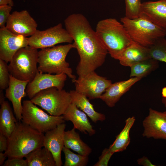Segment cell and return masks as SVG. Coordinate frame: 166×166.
<instances>
[{
    "label": "cell",
    "instance_id": "277c9868",
    "mask_svg": "<svg viewBox=\"0 0 166 166\" xmlns=\"http://www.w3.org/2000/svg\"><path fill=\"white\" fill-rule=\"evenodd\" d=\"M72 48H74L73 44L69 43L41 49L38 52L39 72L55 74L65 73L73 82L76 77L72 74L69 64L66 61V56Z\"/></svg>",
    "mask_w": 166,
    "mask_h": 166
},
{
    "label": "cell",
    "instance_id": "52a82bcc",
    "mask_svg": "<svg viewBox=\"0 0 166 166\" xmlns=\"http://www.w3.org/2000/svg\"><path fill=\"white\" fill-rule=\"evenodd\" d=\"M30 100L55 116L63 115L72 103L69 92L55 87L39 91Z\"/></svg>",
    "mask_w": 166,
    "mask_h": 166
},
{
    "label": "cell",
    "instance_id": "836d02e7",
    "mask_svg": "<svg viewBox=\"0 0 166 166\" xmlns=\"http://www.w3.org/2000/svg\"><path fill=\"white\" fill-rule=\"evenodd\" d=\"M8 146V138L0 133V152H5L7 149Z\"/></svg>",
    "mask_w": 166,
    "mask_h": 166
},
{
    "label": "cell",
    "instance_id": "e575fe53",
    "mask_svg": "<svg viewBox=\"0 0 166 166\" xmlns=\"http://www.w3.org/2000/svg\"><path fill=\"white\" fill-rule=\"evenodd\" d=\"M137 164L144 166H156L152 164L148 157L145 156L138 159L137 160Z\"/></svg>",
    "mask_w": 166,
    "mask_h": 166
},
{
    "label": "cell",
    "instance_id": "484cf974",
    "mask_svg": "<svg viewBox=\"0 0 166 166\" xmlns=\"http://www.w3.org/2000/svg\"><path fill=\"white\" fill-rule=\"evenodd\" d=\"M158 67V61L152 58L142 61L130 67V77L141 79L155 70Z\"/></svg>",
    "mask_w": 166,
    "mask_h": 166
},
{
    "label": "cell",
    "instance_id": "83f0119b",
    "mask_svg": "<svg viewBox=\"0 0 166 166\" xmlns=\"http://www.w3.org/2000/svg\"><path fill=\"white\" fill-rule=\"evenodd\" d=\"M62 151L65 156L64 166H86L89 162L88 156L76 154L64 146Z\"/></svg>",
    "mask_w": 166,
    "mask_h": 166
},
{
    "label": "cell",
    "instance_id": "5bb4252c",
    "mask_svg": "<svg viewBox=\"0 0 166 166\" xmlns=\"http://www.w3.org/2000/svg\"><path fill=\"white\" fill-rule=\"evenodd\" d=\"M142 124L143 137L166 140V111L160 112L149 108Z\"/></svg>",
    "mask_w": 166,
    "mask_h": 166
},
{
    "label": "cell",
    "instance_id": "8d00e7d4",
    "mask_svg": "<svg viewBox=\"0 0 166 166\" xmlns=\"http://www.w3.org/2000/svg\"><path fill=\"white\" fill-rule=\"evenodd\" d=\"M7 157V155L5 152H0V165L3 166L6 159Z\"/></svg>",
    "mask_w": 166,
    "mask_h": 166
},
{
    "label": "cell",
    "instance_id": "ffe728a7",
    "mask_svg": "<svg viewBox=\"0 0 166 166\" xmlns=\"http://www.w3.org/2000/svg\"><path fill=\"white\" fill-rule=\"evenodd\" d=\"M151 58L148 47L133 41L124 50L118 60L121 65L130 67L136 63Z\"/></svg>",
    "mask_w": 166,
    "mask_h": 166
},
{
    "label": "cell",
    "instance_id": "30bf717a",
    "mask_svg": "<svg viewBox=\"0 0 166 166\" xmlns=\"http://www.w3.org/2000/svg\"><path fill=\"white\" fill-rule=\"evenodd\" d=\"M75 90L85 95L89 99L100 98L112 83L110 80L98 75L95 71L74 80Z\"/></svg>",
    "mask_w": 166,
    "mask_h": 166
},
{
    "label": "cell",
    "instance_id": "4fadbf2b",
    "mask_svg": "<svg viewBox=\"0 0 166 166\" xmlns=\"http://www.w3.org/2000/svg\"><path fill=\"white\" fill-rule=\"evenodd\" d=\"M67 76L64 73L53 74L38 71L33 80L28 83L26 89L27 95L31 100L42 90L52 87L63 89Z\"/></svg>",
    "mask_w": 166,
    "mask_h": 166
},
{
    "label": "cell",
    "instance_id": "4dcf8cb0",
    "mask_svg": "<svg viewBox=\"0 0 166 166\" xmlns=\"http://www.w3.org/2000/svg\"><path fill=\"white\" fill-rule=\"evenodd\" d=\"M12 8V7L9 5L0 6V28L6 27V24L11 14L10 13Z\"/></svg>",
    "mask_w": 166,
    "mask_h": 166
},
{
    "label": "cell",
    "instance_id": "ac0fdd59",
    "mask_svg": "<svg viewBox=\"0 0 166 166\" xmlns=\"http://www.w3.org/2000/svg\"><path fill=\"white\" fill-rule=\"evenodd\" d=\"M63 116L65 121L72 122L73 128L82 133L88 134L90 136L95 134L96 131L89 122L87 114L73 103L70 104Z\"/></svg>",
    "mask_w": 166,
    "mask_h": 166
},
{
    "label": "cell",
    "instance_id": "d6a6232c",
    "mask_svg": "<svg viewBox=\"0 0 166 166\" xmlns=\"http://www.w3.org/2000/svg\"><path fill=\"white\" fill-rule=\"evenodd\" d=\"M3 166H28L27 160L23 158H8L6 160Z\"/></svg>",
    "mask_w": 166,
    "mask_h": 166
},
{
    "label": "cell",
    "instance_id": "f35d334b",
    "mask_svg": "<svg viewBox=\"0 0 166 166\" xmlns=\"http://www.w3.org/2000/svg\"><path fill=\"white\" fill-rule=\"evenodd\" d=\"M162 97H166V87H164L162 89Z\"/></svg>",
    "mask_w": 166,
    "mask_h": 166
},
{
    "label": "cell",
    "instance_id": "7c38bea8",
    "mask_svg": "<svg viewBox=\"0 0 166 166\" xmlns=\"http://www.w3.org/2000/svg\"><path fill=\"white\" fill-rule=\"evenodd\" d=\"M28 45V38L13 34L5 27L0 29V59L10 62L15 53Z\"/></svg>",
    "mask_w": 166,
    "mask_h": 166
},
{
    "label": "cell",
    "instance_id": "74e56055",
    "mask_svg": "<svg viewBox=\"0 0 166 166\" xmlns=\"http://www.w3.org/2000/svg\"><path fill=\"white\" fill-rule=\"evenodd\" d=\"M4 96L3 93L1 91V92L0 91V104L4 101Z\"/></svg>",
    "mask_w": 166,
    "mask_h": 166
},
{
    "label": "cell",
    "instance_id": "3957f363",
    "mask_svg": "<svg viewBox=\"0 0 166 166\" xmlns=\"http://www.w3.org/2000/svg\"><path fill=\"white\" fill-rule=\"evenodd\" d=\"M95 31L108 53L116 60L133 41L122 23L115 18L100 21Z\"/></svg>",
    "mask_w": 166,
    "mask_h": 166
},
{
    "label": "cell",
    "instance_id": "d590c367",
    "mask_svg": "<svg viewBox=\"0 0 166 166\" xmlns=\"http://www.w3.org/2000/svg\"><path fill=\"white\" fill-rule=\"evenodd\" d=\"M9 5L13 7L14 3L13 0H0V6Z\"/></svg>",
    "mask_w": 166,
    "mask_h": 166
},
{
    "label": "cell",
    "instance_id": "d6986e66",
    "mask_svg": "<svg viewBox=\"0 0 166 166\" xmlns=\"http://www.w3.org/2000/svg\"><path fill=\"white\" fill-rule=\"evenodd\" d=\"M142 14L152 22L166 30V0L141 3Z\"/></svg>",
    "mask_w": 166,
    "mask_h": 166
},
{
    "label": "cell",
    "instance_id": "f546056e",
    "mask_svg": "<svg viewBox=\"0 0 166 166\" xmlns=\"http://www.w3.org/2000/svg\"><path fill=\"white\" fill-rule=\"evenodd\" d=\"M7 63L0 59V88L1 90L7 89L9 85L10 74Z\"/></svg>",
    "mask_w": 166,
    "mask_h": 166
},
{
    "label": "cell",
    "instance_id": "6da1fadb",
    "mask_svg": "<svg viewBox=\"0 0 166 166\" xmlns=\"http://www.w3.org/2000/svg\"><path fill=\"white\" fill-rule=\"evenodd\" d=\"M64 24L79 56L77 73L83 77L103 64L108 51L83 15L71 14L65 20Z\"/></svg>",
    "mask_w": 166,
    "mask_h": 166
},
{
    "label": "cell",
    "instance_id": "1f68e13d",
    "mask_svg": "<svg viewBox=\"0 0 166 166\" xmlns=\"http://www.w3.org/2000/svg\"><path fill=\"white\" fill-rule=\"evenodd\" d=\"M114 153L109 148H105L99 158L98 161L93 166H107L111 157Z\"/></svg>",
    "mask_w": 166,
    "mask_h": 166
},
{
    "label": "cell",
    "instance_id": "8fae6325",
    "mask_svg": "<svg viewBox=\"0 0 166 166\" xmlns=\"http://www.w3.org/2000/svg\"><path fill=\"white\" fill-rule=\"evenodd\" d=\"M37 24L26 10L15 11L10 14L6 27L14 34L31 36L37 30Z\"/></svg>",
    "mask_w": 166,
    "mask_h": 166
},
{
    "label": "cell",
    "instance_id": "2e32d148",
    "mask_svg": "<svg viewBox=\"0 0 166 166\" xmlns=\"http://www.w3.org/2000/svg\"><path fill=\"white\" fill-rule=\"evenodd\" d=\"M28 83L18 79L10 74L9 86L6 89L5 97L11 102L15 117L18 121L22 118L21 101L27 95L25 90Z\"/></svg>",
    "mask_w": 166,
    "mask_h": 166
},
{
    "label": "cell",
    "instance_id": "9c48e42d",
    "mask_svg": "<svg viewBox=\"0 0 166 166\" xmlns=\"http://www.w3.org/2000/svg\"><path fill=\"white\" fill-rule=\"evenodd\" d=\"M73 39L62 24L57 25L44 30H37L28 38V45L35 49L50 47L61 43H71Z\"/></svg>",
    "mask_w": 166,
    "mask_h": 166
},
{
    "label": "cell",
    "instance_id": "cb8c5ba5",
    "mask_svg": "<svg viewBox=\"0 0 166 166\" xmlns=\"http://www.w3.org/2000/svg\"><path fill=\"white\" fill-rule=\"evenodd\" d=\"M25 158L28 166H56L52 153L44 147L34 150L27 155Z\"/></svg>",
    "mask_w": 166,
    "mask_h": 166
},
{
    "label": "cell",
    "instance_id": "d4e9b609",
    "mask_svg": "<svg viewBox=\"0 0 166 166\" xmlns=\"http://www.w3.org/2000/svg\"><path fill=\"white\" fill-rule=\"evenodd\" d=\"M135 121V118L133 116L129 117L125 120L124 128L109 148L114 153L123 151L127 148L130 142V131Z\"/></svg>",
    "mask_w": 166,
    "mask_h": 166
},
{
    "label": "cell",
    "instance_id": "5b68a950",
    "mask_svg": "<svg viewBox=\"0 0 166 166\" xmlns=\"http://www.w3.org/2000/svg\"><path fill=\"white\" fill-rule=\"evenodd\" d=\"M120 21L132 40L147 47L158 38L166 36V30L153 23L143 14L135 19L124 16Z\"/></svg>",
    "mask_w": 166,
    "mask_h": 166
},
{
    "label": "cell",
    "instance_id": "ab89813d",
    "mask_svg": "<svg viewBox=\"0 0 166 166\" xmlns=\"http://www.w3.org/2000/svg\"><path fill=\"white\" fill-rule=\"evenodd\" d=\"M162 101L166 109V97H162Z\"/></svg>",
    "mask_w": 166,
    "mask_h": 166
},
{
    "label": "cell",
    "instance_id": "f1b7e54d",
    "mask_svg": "<svg viewBox=\"0 0 166 166\" xmlns=\"http://www.w3.org/2000/svg\"><path fill=\"white\" fill-rule=\"evenodd\" d=\"M125 17L130 19H135L142 14L140 0H125Z\"/></svg>",
    "mask_w": 166,
    "mask_h": 166
},
{
    "label": "cell",
    "instance_id": "8992f818",
    "mask_svg": "<svg viewBox=\"0 0 166 166\" xmlns=\"http://www.w3.org/2000/svg\"><path fill=\"white\" fill-rule=\"evenodd\" d=\"M38 49L29 45L19 49L8 65L10 74L22 81H32L39 71Z\"/></svg>",
    "mask_w": 166,
    "mask_h": 166
},
{
    "label": "cell",
    "instance_id": "4316f807",
    "mask_svg": "<svg viewBox=\"0 0 166 166\" xmlns=\"http://www.w3.org/2000/svg\"><path fill=\"white\" fill-rule=\"evenodd\" d=\"M151 57L157 61L166 63V39L164 37L157 39L149 47Z\"/></svg>",
    "mask_w": 166,
    "mask_h": 166
},
{
    "label": "cell",
    "instance_id": "9a60e30c",
    "mask_svg": "<svg viewBox=\"0 0 166 166\" xmlns=\"http://www.w3.org/2000/svg\"><path fill=\"white\" fill-rule=\"evenodd\" d=\"M66 124H58L56 127L45 132L43 139L44 147L52 153L55 162L56 166L62 164L61 152L64 146V136Z\"/></svg>",
    "mask_w": 166,
    "mask_h": 166
},
{
    "label": "cell",
    "instance_id": "603a6c76",
    "mask_svg": "<svg viewBox=\"0 0 166 166\" xmlns=\"http://www.w3.org/2000/svg\"><path fill=\"white\" fill-rule=\"evenodd\" d=\"M73 128L65 131L64 136V146L78 154L89 156L92 152L91 148L81 139L80 135Z\"/></svg>",
    "mask_w": 166,
    "mask_h": 166
},
{
    "label": "cell",
    "instance_id": "44dd1931",
    "mask_svg": "<svg viewBox=\"0 0 166 166\" xmlns=\"http://www.w3.org/2000/svg\"><path fill=\"white\" fill-rule=\"evenodd\" d=\"M72 100V103L75 104L80 109L84 112L94 123L97 121H103L105 120V115L96 111L87 97L76 90L69 92Z\"/></svg>",
    "mask_w": 166,
    "mask_h": 166
},
{
    "label": "cell",
    "instance_id": "ba28073f",
    "mask_svg": "<svg viewBox=\"0 0 166 166\" xmlns=\"http://www.w3.org/2000/svg\"><path fill=\"white\" fill-rule=\"evenodd\" d=\"M22 122L43 133L55 128L65 121L63 115H49L28 100L22 102Z\"/></svg>",
    "mask_w": 166,
    "mask_h": 166
},
{
    "label": "cell",
    "instance_id": "7a4b0ae2",
    "mask_svg": "<svg viewBox=\"0 0 166 166\" xmlns=\"http://www.w3.org/2000/svg\"><path fill=\"white\" fill-rule=\"evenodd\" d=\"M21 121H18L8 138V148L5 152L9 159L23 158L34 150L44 147V133Z\"/></svg>",
    "mask_w": 166,
    "mask_h": 166
},
{
    "label": "cell",
    "instance_id": "7402d4cb",
    "mask_svg": "<svg viewBox=\"0 0 166 166\" xmlns=\"http://www.w3.org/2000/svg\"><path fill=\"white\" fill-rule=\"evenodd\" d=\"M0 109V133L7 138L14 129L18 120L14 117L8 102L4 101L1 104Z\"/></svg>",
    "mask_w": 166,
    "mask_h": 166
},
{
    "label": "cell",
    "instance_id": "e0dca14e",
    "mask_svg": "<svg viewBox=\"0 0 166 166\" xmlns=\"http://www.w3.org/2000/svg\"><path fill=\"white\" fill-rule=\"evenodd\" d=\"M141 79L138 77H132L126 80L112 83L101 96L100 99L109 107H113L121 97Z\"/></svg>",
    "mask_w": 166,
    "mask_h": 166
}]
</instances>
